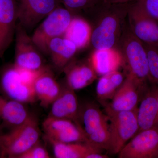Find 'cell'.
I'll return each mask as SVG.
<instances>
[{
	"label": "cell",
	"instance_id": "cell-1",
	"mask_svg": "<svg viewBox=\"0 0 158 158\" xmlns=\"http://www.w3.org/2000/svg\"><path fill=\"white\" fill-rule=\"evenodd\" d=\"M132 2L115 4L103 0L84 12L89 16L85 19L91 26L90 44L94 50L116 48Z\"/></svg>",
	"mask_w": 158,
	"mask_h": 158
},
{
	"label": "cell",
	"instance_id": "cell-2",
	"mask_svg": "<svg viewBox=\"0 0 158 158\" xmlns=\"http://www.w3.org/2000/svg\"><path fill=\"white\" fill-rule=\"evenodd\" d=\"M116 48L122 56V67L139 84L147 87L149 83L147 52L144 44L130 30L127 20Z\"/></svg>",
	"mask_w": 158,
	"mask_h": 158
},
{
	"label": "cell",
	"instance_id": "cell-3",
	"mask_svg": "<svg viewBox=\"0 0 158 158\" xmlns=\"http://www.w3.org/2000/svg\"><path fill=\"white\" fill-rule=\"evenodd\" d=\"M40 131L37 118L28 120L7 132H0V158H19L39 142Z\"/></svg>",
	"mask_w": 158,
	"mask_h": 158
},
{
	"label": "cell",
	"instance_id": "cell-4",
	"mask_svg": "<svg viewBox=\"0 0 158 158\" xmlns=\"http://www.w3.org/2000/svg\"><path fill=\"white\" fill-rule=\"evenodd\" d=\"M102 105L110 123V140L108 152L117 154L128 141L138 132L137 110L115 111L106 105Z\"/></svg>",
	"mask_w": 158,
	"mask_h": 158
},
{
	"label": "cell",
	"instance_id": "cell-5",
	"mask_svg": "<svg viewBox=\"0 0 158 158\" xmlns=\"http://www.w3.org/2000/svg\"><path fill=\"white\" fill-rule=\"evenodd\" d=\"M80 118L88 144L102 151H109L110 134L109 118L96 105L88 104L80 111Z\"/></svg>",
	"mask_w": 158,
	"mask_h": 158
},
{
	"label": "cell",
	"instance_id": "cell-6",
	"mask_svg": "<svg viewBox=\"0 0 158 158\" xmlns=\"http://www.w3.org/2000/svg\"><path fill=\"white\" fill-rule=\"evenodd\" d=\"M73 15L68 9L61 6L44 19L31 37L40 52L46 54L48 44L51 40L63 36Z\"/></svg>",
	"mask_w": 158,
	"mask_h": 158
},
{
	"label": "cell",
	"instance_id": "cell-7",
	"mask_svg": "<svg viewBox=\"0 0 158 158\" xmlns=\"http://www.w3.org/2000/svg\"><path fill=\"white\" fill-rule=\"evenodd\" d=\"M127 20L132 33L141 42L158 46V23L148 13L141 0L132 3Z\"/></svg>",
	"mask_w": 158,
	"mask_h": 158
},
{
	"label": "cell",
	"instance_id": "cell-8",
	"mask_svg": "<svg viewBox=\"0 0 158 158\" xmlns=\"http://www.w3.org/2000/svg\"><path fill=\"white\" fill-rule=\"evenodd\" d=\"M0 91L3 96L23 103H34L37 100L33 85L23 80L14 64L5 65L0 69Z\"/></svg>",
	"mask_w": 158,
	"mask_h": 158
},
{
	"label": "cell",
	"instance_id": "cell-9",
	"mask_svg": "<svg viewBox=\"0 0 158 158\" xmlns=\"http://www.w3.org/2000/svg\"><path fill=\"white\" fill-rule=\"evenodd\" d=\"M42 128L48 141L88 144L82 126L69 119L48 116L43 122Z\"/></svg>",
	"mask_w": 158,
	"mask_h": 158
},
{
	"label": "cell",
	"instance_id": "cell-10",
	"mask_svg": "<svg viewBox=\"0 0 158 158\" xmlns=\"http://www.w3.org/2000/svg\"><path fill=\"white\" fill-rule=\"evenodd\" d=\"M15 45L13 64L20 69L37 71L44 67L40 51L32 37L19 23L15 34Z\"/></svg>",
	"mask_w": 158,
	"mask_h": 158
},
{
	"label": "cell",
	"instance_id": "cell-11",
	"mask_svg": "<svg viewBox=\"0 0 158 158\" xmlns=\"http://www.w3.org/2000/svg\"><path fill=\"white\" fill-rule=\"evenodd\" d=\"M118 154L119 158H157L158 126L137 133Z\"/></svg>",
	"mask_w": 158,
	"mask_h": 158
},
{
	"label": "cell",
	"instance_id": "cell-12",
	"mask_svg": "<svg viewBox=\"0 0 158 158\" xmlns=\"http://www.w3.org/2000/svg\"><path fill=\"white\" fill-rule=\"evenodd\" d=\"M148 87L139 84L134 77L126 75L124 81L111 100L110 103H102L115 111L137 110L143 93Z\"/></svg>",
	"mask_w": 158,
	"mask_h": 158
},
{
	"label": "cell",
	"instance_id": "cell-13",
	"mask_svg": "<svg viewBox=\"0 0 158 158\" xmlns=\"http://www.w3.org/2000/svg\"><path fill=\"white\" fill-rule=\"evenodd\" d=\"M18 20L25 29L34 27L62 5L61 0H18Z\"/></svg>",
	"mask_w": 158,
	"mask_h": 158
},
{
	"label": "cell",
	"instance_id": "cell-14",
	"mask_svg": "<svg viewBox=\"0 0 158 158\" xmlns=\"http://www.w3.org/2000/svg\"><path fill=\"white\" fill-rule=\"evenodd\" d=\"M18 0H0V59L15 36L18 20Z\"/></svg>",
	"mask_w": 158,
	"mask_h": 158
},
{
	"label": "cell",
	"instance_id": "cell-15",
	"mask_svg": "<svg viewBox=\"0 0 158 158\" xmlns=\"http://www.w3.org/2000/svg\"><path fill=\"white\" fill-rule=\"evenodd\" d=\"M51 106L48 116L69 119L81 125L80 122V111L76 94L74 90L66 85L62 86L61 93Z\"/></svg>",
	"mask_w": 158,
	"mask_h": 158
},
{
	"label": "cell",
	"instance_id": "cell-16",
	"mask_svg": "<svg viewBox=\"0 0 158 158\" xmlns=\"http://www.w3.org/2000/svg\"><path fill=\"white\" fill-rule=\"evenodd\" d=\"M158 87L155 85H151L143 93L137 111L138 132L158 126Z\"/></svg>",
	"mask_w": 158,
	"mask_h": 158
},
{
	"label": "cell",
	"instance_id": "cell-17",
	"mask_svg": "<svg viewBox=\"0 0 158 158\" xmlns=\"http://www.w3.org/2000/svg\"><path fill=\"white\" fill-rule=\"evenodd\" d=\"M66 85L75 91L90 85L97 79V74L89 59L81 62L72 60L63 70Z\"/></svg>",
	"mask_w": 158,
	"mask_h": 158
},
{
	"label": "cell",
	"instance_id": "cell-18",
	"mask_svg": "<svg viewBox=\"0 0 158 158\" xmlns=\"http://www.w3.org/2000/svg\"><path fill=\"white\" fill-rule=\"evenodd\" d=\"M62 87L54 77L50 69L45 66L40 70L33 84L37 100L45 108L51 106L59 96Z\"/></svg>",
	"mask_w": 158,
	"mask_h": 158
},
{
	"label": "cell",
	"instance_id": "cell-19",
	"mask_svg": "<svg viewBox=\"0 0 158 158\" xmlns=\"http://www.w3.org/2000/svg\"><path fill=\"white\" fill-rule=\"evenodd\" d=\"M31 115L23 103L0 95V121L3 128L11 129L19 126Z\"/></svg>",
	"mask_w": 158,
	"mask_h": 158
},
{
	"label": "cell",
	"instance_id": "cell-20",
	"mask_svg": "<svg viewBox=\"0 0 158 158\" xmlns=\"http://www.w3.org/2000/svg\"><path fill=\"white\" fill-rule=\"evenodd\" d=\"M77 51V49L73 43L61 36L55 37L49 41L46 54L50 57L54 67L63 71L73 59Z\"/></svg>",
	"mask_w": 158,
	"mask_h": 158
},
{
	"label": "cell",
	"instance_id": "cell-21",
	"mask_svg": "<svg viewBox=\"0 0 158 158\" xmlns=\"http://www.w3.org/2000/svg\"><path fill=\"white\" fill-rule=\"evenodd\" d=\"M89 59L98 76L100 77L118 70L123 64L121 54L116 48L94 50Z\"/></svg>",
	"mask_w": 158,
	"mask_h": 158
},
{
	"label": "cell",
	"instance_id": "cell-22",
	"mask_svg": "<svg viewBox=\"0 0 158 158\" xmlns=\"http://www.w3.org/2000/svg\"><path fill=\"white\" fill-rule=\"evenodd\" d=\"M91 33V26L88 21L85 18L75 15L62 37L73 43L79 50L90 44Z\"/></svg>",
	"mask_w": 158,
	"mask_h": 158
},
{
	"label": "cell",
	"instance_id": "cell-23",
	"mask_svg": "<svg viewBox=\"0 0 158 158\" xmlns=\"http://www.w3.org/2000/svg\"><path fill=\"white\" fill-rule=\"evenodd\" d=\"M57 158H88L94 153L102 152L87 143H64L49 141Z\"/></svg>",
	"mask_w": 158,
	"mask_h": 158
},
{
	"label": "cell",
	"instance_id": "cell-24",
	"mask_svg": "<svg viewBox=\"0 0 158 158\" xmlns=\"http://www.w3.org/2000/svg\"><path fill=\"white\" fill-rule=\"evenodd\" d=\"M123 74L118 70L100 77L96 85L97 97L101 103L113 98L124 80Z\"/></svg>",
	"mask_w": 158,
	"mask_h": 158
},
{
	"label": "cell",
	"instance_id": "cell-25",
	"mask_svg": "<svg viewBox=\"0 0 158 158\" xmlns=\"http://www.w3.org/2000/svg\"><path fill=\"white\" fill-rule=\"evenodd\" d=\"M144 44L148 59L149 83L158 87V46Z\"/></svg>",
	"mask_w": 158,
	"mask_h": 158
},
{
	"label": "cell",
	"instance_id": "cell-26",
	"mask_svg": "<svg viewBox=\"0 0 158 158\" xmlns=\"http://www.w3.org/2000/svg\"><path fill=\"white\" fill-rule=\"evenodd\" d=\"M62 4L66 9L72 12L74 15L85 12L96 6L103 0H61Z\"/></svg>",
	"mask_w": 158,
	"mask_h": 158
},
{
	"label": "cell",
	"instance_id": "cell-27",
	"mask_svg": "<svg viewBox=\"0 0 158 158\" xmlns=\"http://www.w3.org/2000/svg\"><path fill=\"white\" fill-rule=\"evenodd\" d=\"M50 156L47 150L39 142L23 154L19 158H49Z\"/></svg>",
	"mask_w": 158,
	"mask_h": 158
},
{
	"label": "cell",
	"instance_id": "cell-28",
	"mask_svg": "<svg viewBox=\"0 0 158 158\" xmlns=\"http://www.w3.org/2000/svg\"><path fill=\"white\" fill-rule=\"evenodd\" d=\"M144 9L158 23V0H141Z\"/></svg>",
	"mask_w": 158,
	"mask_h": 158
},
{
	"label": "cell",
	"instance_id": "cell-29",
	"mask_svg": "<svg viewBox=\"0 0 158 158\" xmlns=\"http://www.w3.org/2000/svg\"><path fill=\"white\" fill-rule=\"evenodd\" d=\"M106 2L110 3H115V4H123L136 2L138 0H104Z\"/></svg>",
	"mask_w": 158,
	"mask_h": 158
},
{
	"label": "cell",
	"instance_id": "cell-30",
	"mask_svg": "<svg viewBox=\"0 0 158 158\" xmlns=\"http://www.w3.org/2000/svg\"><path fill=\"white\" fill-rule=\"evenodd\" d=\"M3 129V127L2 125V123H1V121H0V132L2 131Z\"/></svg>",
	"mask_w": 158,
	"mask_h": 158
},
{
	"label": "cell",
	"instance_id": "cell-31",
	"mask_svg": "<svg viewBox=\"0 0 158 158\" xmlns=\"http://www.w3.org/2000/svg\"><path fill=\"white\" fill-rule=\"evenodd\" d=\"M157 158H158V155L157 156Z\"/></svg>",
	"mask_w": 158,
	"mask_h": 158
},
{
	"label": "cell",
	"instance_id": "cell-32",
	"mask_svg": "<svg viewBox=\"0 0 158 158\" xmlns=\"http://www.w3.org/2000/svg\"></svg>",
	"mask_w": 158,
	"mask_h": 158
}]
</instances>
